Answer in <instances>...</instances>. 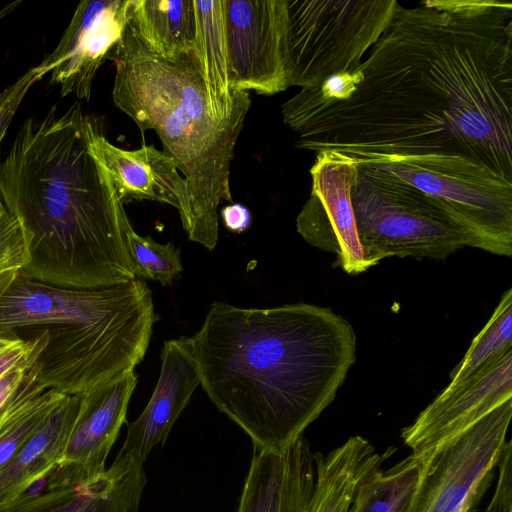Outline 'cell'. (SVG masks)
I'll return each mask as SVG.
<instances>
[{"label": "cell", "instance_id": "32", "mask_svg": "<svg viewBox=\"0 0 512 512\" xmlns=\"http://www.w3.org/2000/svg\"><path fill=\"white\" fill-rule=\"evenodd\" d=\"M224 226L231 232L242 233L252 223V216L249 209L240 203H233L225 206L220 211Z\"/></svg>", "mask_w": 512, "mask_h": 512}, {"label": "cell", "instance_id": "1", "mask_svg": "<svg viewBox=\"0 0 512 512\" xmlns=\"http://www.w3.org/2000/svg\"><path fill=\"white\" fill-rule=\"evenodd\" d=\"M346 100L302 88L282 105L296 146L356 163L458 156L512 182V3L397 5Z\"/></svg>", "mask_w": 512, "mask_h": 512}, {"label": "cell", "instance_id": "14", "mask_svg": "<svg viewBox=\"0 0 512 512\" xmlns=\"http://www.w3.org/2000/svg\"><path fill=\"white\" fill-rule=\"evenodd\" d=\"M136 384L137 375L131 370L80 395L64 454L45 477L48 487L76 484L106 470Z\"/></svg>", "mask_w": 512, "mask_h": 512}, {"label": "cell", "instance_id": "18", "mask_svg": "<svg viewBox=\"0 0 512 512\" xmlns=\"http://www.w3.org/2000/svg\"><path fill=\"white\" fill-rule=\"evenodd\" d=\"M315 457L301 436L281 451L254 448L237 512H307Z\"/></svg>", "mask_w": 512, "mask_h": 512}, {"label": "cell", "instance_id": "9", "mask_svg": "<svg viewBox=\"0 0 512 512\" xmlns=\"http://www.w3.org/2000/svg\"><path fill=\"white\" fill-rule=\"evenodd\" d=\"M512 415L508 400L421 465L404 512H457L492 483Z\"/></svg>", "mask_w": 512, "mask_h": 512}, {"label": "cell", "instance_id": "24", "mask_svg": "<svg viewBox=\"0 0 512 512\" xmlns=\"http://www.w3.org/2000/svg\"><path fill=\"white\" fill-rule=\"evenodd\" d=\"M512 348V289L502 295L489 321L472 340L462 360L450 374L448 386H455Z\"/></svg>", "mask_w": 512, "mask_h": 512}, {"label": "cell", "instance_id": "8", "mask_svg": "<svg viewBox=\"0 0 512 512\" xmlns=\"http://www.w3.org/2000/svg\"><path fill=\"white\" fill-rule=\"evenodd\" d=\"M442 202L477 248L512 255V182L458 156L388 157L363 161Z\"/></svg>", "mask_w": 512, "mask_h": 512}, {"label": "cell", "instance_id": "19", "mask_svg": "<svg viewBox=\"0 0 512 512\" xmlns=\"http://www.w3.org/2000/svg\"><path fill=\"white\" fill-rule=\"evenodd\" d=\"M193 7L192 52L204 79L211 108L222 116L249 109V92L231 90L224 0H193Z\"/></svg>", "mask_w": 512, "mask_h": 512}, {"label": "cell", "instance_id": "6", "mask_svg": "<svg viewBox=\"0 0 512 512\" xmlns=\"http://www.w3.org/2000/svg\"><path fill=\"white\" fill-rule=\"evenodd\" d=\"M356 165L351 201L359 241L372 266L390 257L444 260L461 248H477L442 202L366 162Z\"/></svg>", "mask_w": 512, "mask_h": 512}, {"label": "cell", "instance_id": "3", "mask_svg": "<svg viewBox=\"0 0 512 512\" xmlns=\"http://www.w3.org/2000/svg\"><path fill=\"white\" fill-rule=\"evenodd\" d=\"M18 130L0 163V197L22 225L29 259L21 276L63 288H101L136 277L130 224L110 175L91 148L97 121L75 102Z\"/></svg>", "mask_w": 512, "mask_h": 512}, {"label": "cell", "instance_id": "15", "mask_svg": "<svg viewBox=\"0 0 512 512\" xmlns=\"http://www.w3.org/2000/svg\"><path fill=\"white\" fill-rule=\"evenodd\" d=\"M91 148L108 171L123 205L132 200L169 204L178 210L185 232H190L192 212L188 185L168 154L154 145H143L137 150L116 147L104 137L98 120L92 130Z\"/></svg>", "mask_w": 512, "mask_h": 512}, {"label": "cell", "instance_id": "11", "mask_svg": "<svg viewBox=\"0 0 512 512\" xmlns=\"http://www.w3.org/2000/svg\"><path fill=\"white\" fill-rule=\"evenodd\" d=\"M310 197L296 218L297 232L311 246L336 255L333 267L358 275L372 265L359 241L351 201L356 162L336 151L316 153Z\"/></svg>", "mask_w": 512, "mask_h": 512}, {"label": "cell", "instance_id": "20", "mask_svg": "<svg viewBox=\"0 0 512 512\" xmlns=\"http://www.w3.org/2000/svg\"><path fill=\"white\" fill-rule=\"evenodd\" d=\"M79 405L80 395H65L14 458L0 470V501L26 492L60 462Z\"/></svg>", "mask_w": 512, "mask_h": 512}, {"label": "cell", "instance_id": "7", "mask_svg": "<svg viewBox=\"0 0 512 512\" xmlns=\"http://www.w3.org/2000/svg\"><path fill=\"white\" fill-rule=\"evenodd\" d=\"M396 0H287L289 86L353 72L392 19Z\"/></svg>", "mask_w": 512, "mask_h": 512}, {"label": "cell", "instance_id": "5", "mask_svg": "<svg viewBox=\"0 0 512 512\" xmlns=\"http://www.w3.org/2000/svg\"><path fill=\"white\" fill-rule=\"evenodd\" d=\"M114 104L144 133L153 130L185 178L192 226L187 234L209 251L218 242V208L232 201L230 167L249 109L213 111L191 51L173 58L151 51L128 25L114 49Z\"/></svg>", "mask_w": 512, "mask_h": 512}, {"label": "cell", "instance_id": "17", "mask_svg": "<svg viewBox=\"0 0 512 512\" xmlns=\"http://www.w3.org/2000/svg\"><path fill=\"white\" fill-rule=\"evenodd\" d=\"M0 501V512H138L147 483L143 465L115 459L104 472L76 484Z\"/></svg>", "mask_w": 512, "mask_h": 512}, {"label": "cell", "instance_id": "30", "mask_svg": "<svg viewBox=\"0 0 512 512\" xmlns=\"http://www.w3.org/2000/svg\"><path fill=\"white\" fill-rule=\"evenodd\" d=\"M47 73L44 68L37 65L19 77L0 94V143L29 89Z\"/></svg>", "mask_w": 512, "mask_h": 512}, {"label": "cell", "instance_id": "10", "mask_svg": "<svg viewBox=\"0 0 512 512\" xmlns=\"http://www.w3.org/2000/svg\"><path fill=\"white\" fill-rule=\"evenodd\" d=\"M233 92L273 95L288 80L287 0H224Z\"/></svg>", "mask_w": 512, "mask_h": 512}, {"label": "cell", "instance_id": "16", "mask_svg": "<svg viewBox=\"0 0 512 512\" xmlns=\"http://www.w3.org/2000/svg\"><path fill=\"white\" fill-rule=\"evenodd\" d=\"M199 384L189 338L165 341L156 387L140 416L128 423L125 441L116 458L143 465L152 449L165 443Z\"/></svg>", "mask_w": 512, "mask_h": 512}, {"label": "cell", "instance_id": "22", "mask_svg": "<svg viewBox=\"0 0 512 512\" xmlns=\"http://www.w3.org/2000/svg\"><path fill=\"white\" fill-rule=\"evenodd\" d=\"M128 25L151 51L176 57L193 49V0H130Z\"/></svg>", "mask_w": 512, "mask_h": 512}, {"label": "cell", "instance_id": "25", "mask_svg": "<svg viewBox=\"0 0 512 512\" xmlns=\"http://www.w3.org/2000/svg\"><path fill=\"white\" fill-rule=\"evenodd\" d=\"M64 396L53 390H38L16 406L0 427V470L14 458Z\"/></svg>", "mask_w": 512, "mask_h": 512}, {"label": "cell", "instance_id": "13", "mask_svg": "<svg viewBox=\"0 0 512 512\" xmlns=\"http://www.w3.org/2000/svg\"><path fill=\"white\" fill-rule=\"evenodd\" d=\"M130 0L81 1L56 48L39 64L65 97L89 101L93 79L112 57L129 18Z\"/></svg>", "mask_w": 512, "mask_h": 512}, {"label": "cell", "instance_id": "31", "mask_svg": "<svg viewBox=\"0 0 512 512\" xmlns=\"http://www.w3.org/2000/svg\"><path fill=\"white\" fill-rule=\"evenodd\" d=\"M511 441L505 443L498 468V481L494 495L484 512H512Z\"/></svg>", "mask_w": 512, "mask_h": 512}, {"label": "cell", "instance_id": "21", "mask_svg": "<svg viewBox=\"0 0 512 512\" xmlns=\"http://www.w3.org/2000/svg\"><path fill=\"white\" fill-rule=\"evenodd\" d=\"M314 457L315 484L307 512H348L359 482L386 455L355 435L328 454L314 452Z\"/></svg>", "mask_w": 512, "mask_h": 512}, {"label": "cell", "instance_id": "2", "mask_svg": "<svg viewBox=\"0 0 512 512\" xmlns=\"http://www.w3.org/2000/svg\"><path fill=\"white\" fill-rule=\"evenodd\" d=\"M189 342L209 399L266 451L300 438L356 361L352 325L308 303L240 308L217 301Z\"/></svg>", "mask_w": 512, "mask_h": 512}, {"label": "cell", "instance_id": "27", "mask_svg": "<svg viewBox=\"0 0 512 512\" xmlns=\"http://www.w3.org/2000/svg\"><path fill=\"white\" fill-rule=\"evenodd\" d=\"M28 240L19 220L0 197V276L19 272L28 262Z\"/></svg>", "mask_w": 512, "mask_h": 512}, {"label": "cell", "instance_id": "4", "mask_svg": "<svg viewBox=\"0 0 512 512\" xmlns=\"http://www.w3.org/2000/svg\"><path fill=\"white\" fill-rule=\"evenodd\" d=\"M157 320L141 279L101 288H63L10 272L0 276V337L47 343L33 365L40 387L82 395L144 358Z\"/></svg>", "mask_w": 512, "mask_h": 512}, {"label": "cell", "instance_id": "12", "mask_svg": "<svg viewBox=\"0 0 512 512\" xmlns=\"http://www.w3.org/2000/svg\"><path fill=\"white\" fill-rule=\"evenodd\" d=\"M512 399V348L455 386H447L401 431L420 465Z\"/></svg>", "mask_w": 512, "mask_h": 512}, {"label": "cell", "instance_id": "29", "mask_svg": "<svg viewBox=\"0 0 512 512\" xmlns=\"http://www.w3.org/2000/svg\"><path fill=\"white\" fill-rule=\"evenodd\" d=\"M47 343V334L37 332L34 336L13 338L0 346V378L13 368L25 363L35 364Z\"/></svg>", "mask_w": 512, "mask_h": 512}, {"label": "cell", "instance_id": "23", "mask_svg": "<svg viewBox=\"0 0 512 512\" xmlns=\"http://www.w3.org/2000/svg\"><path fill=\"white\" fill-rule=\"evenodd\" d=\"M381 465L361 479L348 512H404L418 482L421 465L411 455L387 469Z\"/></svg>", "mask_w": 512, "mask_h": 512}, {"label": "cell", "instance_id": "33", "mask_svg": "<svg viewBox=\"0 0 512 512\" xmlns=\"http://www.w3.org/2000/svg\"><path fill=\"white\" fill-rule=\"evenodd\" d=\"M13 338H18V337H10V336L0 337V346L3 345L4 343L8 342L9 340L13 339Z\"/></svg>", "mask_w": 512, "mask_h": 512}, {"label": "cell", "instance_id": "26", "mask_svg": "<svg viewBox=\"0 0 512 512\" xmlns=\"http://www.w3.org/2000/svg\"><path fill=\"white\" fill-rule=\"evenodd\" d=\"M126 246L135 277L170 285L183 270L180 250L173 243L160 244L150 236H140L129 224Z\"/></svg>", "mask_w": 512, "mask_h": 512}, {"label": "cell", "instance_id": "28", "mask_svg": "<svg viewBox=\"0 0 512 512\" xmlns=\"http://www.w3.org/2000/svg\"><path fill=\"white\" fill-rule=\"evenodd\" d=\"M33 365L22 364L0 378V427L26 397L38 390H44L36 381Z\"/></svg>", "mask_w": 512, "mask_h": 512}]
</instances>
